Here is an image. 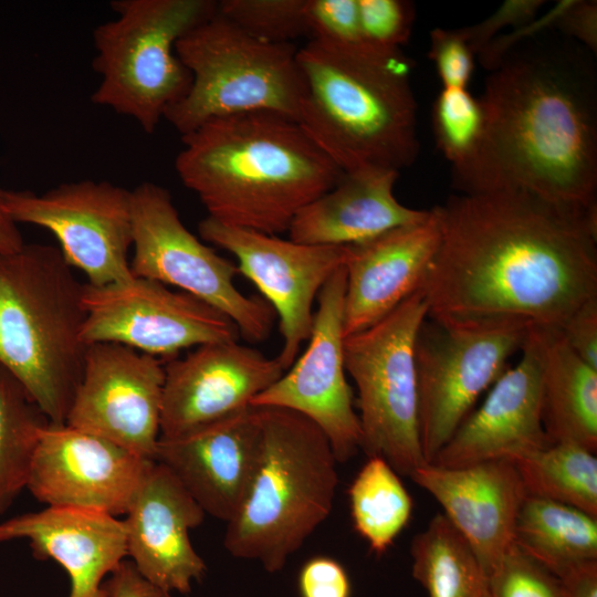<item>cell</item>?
<instances>
[{
	"label": "cell",
	"mask_w": 597,
	"mask_h": 597,
	"mask_svg": "<svg viewBox=\"0 0 597 597\" xmlns=\"http://www.w3.org/2000/svg\"><path fill=\"white\" fill-rule=\"evenodd\" d=\"M284 373L277 357L238 341L200 345L167 360L160 437H178L245 409Z\"/></svg>",
	"instance_id": "18"
},
{
	"label": "cell",
	"mask_w": 597,
	"mask_h": 597,
	"mask_svg": "<svg viewBox=\"0 0 597 597\" xmlns=\"http://www.w3.org/2000/svg\"><path fill=\"white\" fill-rule=\"evenodd\" d=\"M410 479L441 505L490 576L514 544L516 519L527 496L514 463L509 459L458 468L425 463Z\"/></svg>",
	"instance_id": "22"
},
{
	"label": "cell",
	"mask_w": 597,
	"mask_h": 597,
	"mask_svg": "<svg viewBox=\"0 0 597 597\" xmlns=\"http://www.w3.org/2000/svg\"><path fill=\"white\" fill-rule=\"evenodd\" d=\"M474 55L461 28L430 31L429 59L443 87L467 88L474 69Z\"/></svg>",
	"instance_id": "37"
},
{
	"label": "cell",
	"mask_w": 597,
	"mask_h": 597,
	"mask_svg": "<svg viewBox=\"0 0 597 597\" xmlns=\"http://www.w3.org/2000/svg\"><path fill=\"white\" fill-rule=\"evenodd\" d=\"M569 0L557 1L545 13L536 15L527 23L510 30L494 38L479 54V60L482 66L489 71L495 69L501 59L517 43L527 38H532L547 30H554L556 23L566 9Z\"/></svg>",
	"instance_id": "40"
},
{
	"label": "cell",
	"mask_w": 597,
	"mask_h": 597,
	"mask_svg": "<svg viewBox=\"0 0 597 597\" xmlns=\"http://www.w3.org/2000/svg\"><path fill=\"white\" fill-rule=\"evenodd\" d=\"M49 422L21 383L0 365V514L27 488L35 448Z\"/></svg>",
	"instance_id": "31"
},
{
	"label": "cell",
	"mask_w": 597,
	"mask_h": 597,
	"mask_svg": "<svg viewBox=\"0 0 597 597\" xmlns=\"http://www.w3.org/2000/svg\"><path fill=\"white\" fill-rule=\"evenodd\" d=\"M200 237L230 253L279 317L283 338L276 356L284 370L298 357L313 327V304L327 280L344 266L347 245H315L221 223L206 217Z\"/></svg>",
	"instance_id": "14"
},
{
	"label": "cell",
	"mask_w": 597,
	"mask_h": 597,
	"mask_svg": "<svg viewBox=\"0 0 597 597\" xmlns=\"http://www.w3.org/2000/svg\"><path fill=\"white\" fill-rule=\"evenodd\" d=\"M301 597H350L352 585L344 566L334 558L315 556L301 568L297 578Z\"/></svg>",
	"instance_id": "39"
},
{
	"label": "cell",
	"mask_w": 597,
	"mask_h": 597,
	"mask_svg": "<svg viewBox=\"0 0 597 597\" xmlns=\"http://www.w3.org/2000/svg\"><path fill=\"white\" fill-rule=\"evenodd\" d=\"M134 276L180 289L227 315L250 343L268 339L275 312L234 285L238 265L202 243L182 223L169 191L150 181L130 190Z\"/></svg>",
	"instance_id": "10"
},
{
	"label": "cell",
	"mask_w": 597,
	"mask_h": 597,
	"mask_svg": "<svg viewBox=\"0 0 597 597\" xmlns=\"http://www.w3.org/2000/svg\"><path fill=\"white\" fill-rule=\"evenodd\" d=\"M410 555L412 577L428 597H493L479 557L443 514L415 535Z\"/></svg>",
	"instance_id": "28"
},
{
	"label": "cell",
	"mask_w": 597,
	"mask_h": 597,
	"mask_svg": "<svg viewBox=\"0 0 597 597\" xmlns=\"http://www.w3.org/2000/svg\"><path fill=\"white\" fill-rule=\"evenodd\" d=\"M542 419L551 443L597 449V369L568 346L559 329L538 328Z\"/></svg>",
	"instance_id": "26"
},
{
	"label": "cell",
	"mask_w": 597,
	"mask_h": 597,
	"mask_svg": "<svg viewBox=\"0 0 597 597\" xmlns=\"http://www.w3.org/2000/svg\"><path fill=\"white\" fill-rule=\"evenodd\" d=\"M24 244L18 224L12 221L0 206V253L19 250Z\"/></svg>",
	"instance_id": "45"
},
{
	"label": "cell",
	"mask_w": 597,
	"mask_h": 597,
	"mask_svg": "<svg viewBox=\"0 0 597 597\" xmlns=\"http://www.w3.org/2000/svg\"><path fill=\"white\" fill-rule=\"evenodd\" d=\"M398 171H344L336 185L302 208L287 230L290 240L315 245H352L423 219L428 210L401 205L394 195Z\"/></svg>",
	"instance_id": "25"
},
{
	"label": "cell",
	"mask_w": 597,
	"mask_h": 597,
	"mask_svg": "<svg viewBox=\"0 0 597 597\" xmlns=\"http://www.w3.org/2000/svg\"><path fill=\"white\" fill-rule=\"evenodd\" d=\"M514 544L558 578L597 561V517L570 505L526 496L517 515Z\"/></svg>",
	"instance_id": "27"
},
{
	"label": "cell",
	"mask_w": 597,
	"mask_h": 597,
	"mask_svg": "<svg viewBox=\"0 0 597 597\" xmlns=\"http://www.w3.org/2000/svg\"><path fill=\"white\" fill-rule=\"evenodd\" d=\"M346 271L337 270L317 295V310L306 349L252 407L298 412L327 437L337 462L360 450L362 432L344 363V297Z\"/></svg>",
	"instance_id": "15"
},
{
	"label": "cell",
	"mask_w": 597,
	"mask_h": 597,
	"mask_svg": "<svg viewBox=\"0 0 597 597\" xmlns=\"http://www.w3.org/2000/svg\"><path fill=\"white\" fill-rule=\"evenodd\" d=\"M107 597H172L144 578L132 562L123 561L103 584Z\"/></svg>",
	"instance_id": "43"
},
{
	"label": "cell",
	"mask_w": 597,
	"mask_h": 597,
	"mask_svg": "<svg viewBox=\"0 0 597 597\" xmlns=\"http://www.w3.org/2000/svg\"><path fill=\"white\" fill-rule=\"evenodd\" d=\"M154 460L100 436L49 422L30 467L27 488L48 506L126 514Z\"/></svg>",
	"instance_id": "17"
},
{
	"label": "cell",
	"mask_w": 597,
	"mask_h": 597,
	"mask_svg": "<svg viewBox=\"0 0 597 597\" xmlns=\"http://www.w3.org/2000/svg\"><path fill=\"white\" fill-rule=\"evenodd\" d=\"M348 496L355 531L370 551L384 554L411 516L412 500L400 475L384 459L368 458L353 480Z\"/></svg>",
	"instance_id": "30"
},
{
	"label": "cell",
	"mask_w": 597,
	"mask_h": 597,
	"mask_svg": "<svg viewBox=\"0 0 597 597\" xmlns=\"http://www.w3.org/2000/svg\"><path fill=\"white\" fill-rule=\"evenodd\" d=\"M522 356L492 385L483 404L458 427L431 463L458 468L512 459L551 444L542 419V342L530 327Z\"/></svg>",
	"instance_id": "20"
},
{
	"label": "cell",
	"mask_w": 597,
	"mask_h": 597,
	"mask_svg": "<svg viewBox=\"0 0 597 597\" xmlns=\"http://www.w3.org/2000/svg\"><path fill=\"white\" fill-rule=\"evenodd\" d=\"M591 51L547 30L513 46L488 76L483 128L452 166L462 195L525 191L589 208L597 190V67Z\"/></svg>",
	"instance_id": "2"
},
{
	"label": "cell",
	"mask_w": 597,
	"mask_h": 597,
	"mask_svg": "<svg viewBox=\"0 0 597 597\" xmlns=\"http://www.w3.org/2000/svg\"><path fill=\"white\" fill-rule=\"evenodd\" d=\"M544 3L542 0H506L481 22L461 30L471 50L478 55L494 38L503 34L505 29H516L538 15Z\"/></svg>",
	"instance_id": "38"
},
{
	"label": "cell",
	"mask_w": 597,
	"mask_h": 597,
	"mask_svg": "<svg viewBox=\"0 0 597 597\" xmlns=\"http://www.w3.org/2000/svg\"><path fill=\"white\" fill-rule=\"evenodd\" d=\"M259 408L260 461L249 492L227 523L224 548L276 573L328 517L338 463L325 433L303 415Z\"/></svg>",
	"instance_id": "6"
},
{
	"label": "cell",
	"mask_w": 597,
	"mask_h": 597,
	"mask_svg": "<svg viewBox=\"0 0 597 597\" xmlns=\"http://www.w3.org/2000/svg\"><path fill=\"white\" fill-rule=\"evenodd\" d=\"M181 140L177 175L208 217L272 235L344 172L296 121L272 112L213 118Z\"/></svg>",
	"instance_id": "3"
},
{
	"label": "cell",
	"mask_w": 597,
	"mask_h": 597,
	"mask_svg": "<svg viewBox=\"0 0 597 597\" xmlns=\"http://www.w3.org/2000/svg\"><path fill=\"white\" fill-rule=\"evenodd\" d=\"M489 578L493 597H564L561 579L515 544Z\"/></svg>",
	"instance_id": "35"
},
{
	"label": "cell",
	"mask_w": 597,
	"mask_h": 597,
	"mask_svg": "<svg viewBox=\"0 0 597 597\" xmlns=\"http://www.w3.org/2000/svg\"><path fill=\"white\" fill-rule=\"evenodd\" d=\"M82 292L56 247L0 253V365L52 423H65L82 377Z\"/></svg>",
	"instance_id": "5"
},
{
	"label": "cell",
	"mask_w": 597,
	"mask_h": 597,
	"mask_svg": "<svg viewBox=\"0 0 597 597\" xmlns=\"http://www.w3.org/2000/svg\"><path fill=\"white\" fill-rule=\"evenodd\" d=\"M311 40L335 46H358L360 42L357 0H306Z\"/></svg>",
	"instance_id": "36"
},
{
	"label": "cell",
	"mask_w": 597,
	"mask_h": 597,
	"mask_svg": "<svg viewBox=\"0 0 597 597\" xmlns=\"http://www.w3.org/2000/svg\"><path fill=\"white\" fill-rule=\"evenodd\" d=\"M86 345L116 343L171 359L189 347L237 342V325L222 312L182 291L144 277L104 286L83 284Z\"/></svg>",
	"instance_id": "13"
},
{
	"label": "cell",
	"mask_w": 597,
	"mask_h": 597,
	"mask_svg": "<svg viewBox=\"0 0 597 597\" xmlns=\"http://www.w3.org/2000/svg\"><path fill=\"white\" fill-rule=\"evenodd\" d=\"M165 364L116 343L87 345L65 423L154 460L160 437Z\"/></svg>",
	"instance_id": "16"
},
{
	"label": "cell",
	"mask_w": 597,
	"mask_h": 597,
	"mask_svg": "<svg viewBox=\"0 0 597 597\" xmlns=\"http://www.w3.org/2000/svg\"><path fill=\"white\" fill-rule=\"evenodd\" d=\"M306 92L297 123L343 170L400 172L419 153L412 62L402 53L310 40L297 51Z\"/></svg>",
	"instance_id": "4"
},
{
	"label": "cell",
	"mask_w": 597,
	"mask_h": 597,
	"mask_svg": "<svg viewBox=\"0 0 597 597\" xmlns=\"http://www.w3.org/2000/svg\"><path fill=\"white\" fill-rule=\"evenodd\" d=\"M125 515L127 555L139 574L166 591L189 594L207 570L189 537L206 515L199 504L154 460Z\"/></svg>",
	"instance_id": "21"
},
{
	"label": "cell",
	"mask_w": 597,
	"mask_h": 597,
	"mask_svg": "<svg viewBox=\"0 0 597 597\" xmlns=\"http://www.w3.org/2000/svg\"><path fill=\"white\" fill-rule=\"evenodd\" d=\"M218 11L265 42L292 43L308 35L306 0H222Z\"/></svg>",
	"instance_id": "33"
},
{
	"label": "cell",
	"mask_w": 597,
	"mask_h": 597,
	"mask_svg": "<svg viewBox=\"0 0 597 597\" xmlns=\"http://www.w3.org/2000/svg\"><path fill=\"white\" fill-rule=\"evenodd\" d=\"M420 290L449 325L561 329L597 296V205L570 208L525 191L453 195Z\"/></svg>",
	"instance_id": "1"
},
{
	"label": "cell",
	"mask_w": 597,
	"mask_h": 597,
	"mask_svg": "<svg viewBox=\"0 0 597 597\" xmlns=\"http://www.w3.org/2000/svg\"><path fill=\"white\" fill-rule=\"evenodd\" d=\"M528 326L521 323L421 324L415 345L419 436L431 463L478 398L507 369L521 350Z\"/></svg>",
	"instance_id": "11"
},
{
	"label": "cell",
	"mask_w": 597,
	"mask_h": 597,
	"mask_svg": "<svg viewBox=\"0 0 597 597\" xmlns=\"http://www.w3.org/2000/svg\"><path fill=\"white\" fill-rule=\"evenodd\" d=\"M511 460L527 496L579 509L597 517V458L574 443H551Z\"/></svg>",
	"instance_id": "29"
},
{
	"label": "cell",
	"mask_w": 597,
	"mask_h": 597,
	"mask_svg": "<svg viewBox=\"0 0 597 597\" xmlns=\"http://www.w3.org/2000/svg\"><path fill=\"white\" fill-rule=\"evenodd\" d=\"M0 206L19 223L50 231L65 261L83 271L87 283L104 286L135 276L130 190L106 180L63 182L36 195L0 188Z\"/></svg>",
	"instance_id": "12"
},
{
	"label": "cell",
	"mask_w": 597,
	"mask_h": 597,
	"mask_svg": "<svg viewBox=\"0 0 597 597\" xmlns=\"http://www.w3.org/2000/svg\"><path fill=\"white\" fill-rule=\"evenodd\" d=\"M431 115L434 139L443 156L452 166L465 161L482 134L480 100L467 88L443 87L433 102Z\"/></svg>",
	"instance_id": "32"
},
{
	"label": "cell",
	"mask_w": 597,
	"mask_h": 597,
	"mask_svg": "<svg viewBox=\"0 0 597 597\" xmlns=\"http://www.w3.org/2000/svg\"><path fill=\"white\" fill-rule=\"evenodd\" d=\"M440 241L436 206L417 222L347 245L344 336L376 324L418 291Z\"/></svg>",
	"instance_id": "23"
},
{
	"label": "cell",
	"mask_w": 597,
	"mask_h": 597,
	"mask_svg": "<svg viewBox=\"0 0 597 597\" xmlns=\"http://www.w3.org/2000/svg\"><path fill=\"white\" fill-rule=\"evenodd\" d=\"M362 46L379 53L401 51L416 19L413 2L357 0Z\"/></svg>",
	"instance_id": "34"
},
{
	"label": "cell",
	"mask_w": 597,
	"mask_h": 597,
	"mask_svg": "<svg viewBox=\"0 0 597 597\" xmlns=\"http://www.w3.org/2000/svg\"><path fill=\"white\" fill-rule=\"evenodd\" d=\"M259 408L249 406L185 434L159 437L154 460L168 468L206 514L230 522L260 461Z\"/></svg>",
	"instance_id": "19"
},
{
	"label": "cell",
	"mask_w": 597,
	"mask_h": 597,
	"mask_svg": "<svg viewBox=\"0 0 597 597\" xmlns=\"http://www.w3.org/2000/svg\"><path fill=\"white\" fill-rule=\"evenodd\" d=\"M117 17L93 31L92 66L101 81L96 105L128 116L153 134L168 107L191 84L176 54L177 40L218 9L212 0H115Z\"/></svg>",
	"instance_id": "8"
},
{
	"label": "cell",
	"mask_w": 597,
	"mask_h": 597,
	"mask_svg": "<svg viewBox=\"0 0 597 597\" xmlns=\"http://www.w3.org/2000/svg\"><path fill=\"white\" fill-rule=\"evenodd\" d=\"M559 331L575 354L597 369V296L577 307Z\"/></svg>",
	"instance_id": "41"
},
{
	"label": "cell",
	"mask_w": 597,
	"mask_h": 597,
	"mask_svg": "<svg viewBox=\"0 0 597 597\" xmlns=\"http://www.w3.org/2000/svg\"><path fill=\"white\" fill-rule=\"evenodd\" d=\"M175 51L191 84L164 118L181 136L210 119L253 112L297 122L306 83L293 43L262 41L217 9L180 36Z\"/></svg>",
	"instance_id": "7"
},
{
	"label": "cell",
	"mask_w": 597,
	"mask_h": 597,
	"mask_svg": "<svg viewBox=\"0 0 597 597\" xmlns=\"http://www.w3.org/2000/svg\"><path fill=\"white\" fill-rule=\"evenodd\" d=\"M428 307L419 289L370 327L344 338L357 388L360 450L402 476L427 463L420 443L415 345Z\"/></svg>",
	"instance_id": "9"
},
{
	"label": "cell",
	"mask_w": 597,
	"mask_h": 597,
	"mask_svg": "<svg viewBox=\"0 0 597 597\" xmlns=\"http://www.w3.org/2000/svg\"><path fill=\"white\" fill-rule=\"evenodd\" d=\"M559 579L564 597H597V561L577 565Z\"/></svg>",
	"instance_id": "44"
},
{
	"label": "cell",
	"mask_w": 597,
	"mask_h": 597,
	"mask_svg": "<svg viewBox=\"0 0 597 597\" xmlns=\"http://www.w3.org/2000/svg\"><path fill=\"white\" fill-rule=\"evenodd\" d=\"M27 540L39 559L52 558L69 574V597H107L103 578L127 556L124 522L78 507L48 506L0 523V542Z\"/></svg>",
	"instance_id": "24"
},
{
	"label": "cell",
	"mask_w": 597,
	"mask_h": 597,
	"mask_svg": "<svg viewBox=\"0 0 597 597\" xmlns=\"http://www.w3.org/2000/svg\"><path fill=\"white\" fill-rule=\"evenodd\" d=\"M555 31L577 41L594 54L597 52V2L569 0Z\"/></svg>",
	"instance_id": "42"
}]
</instances>
